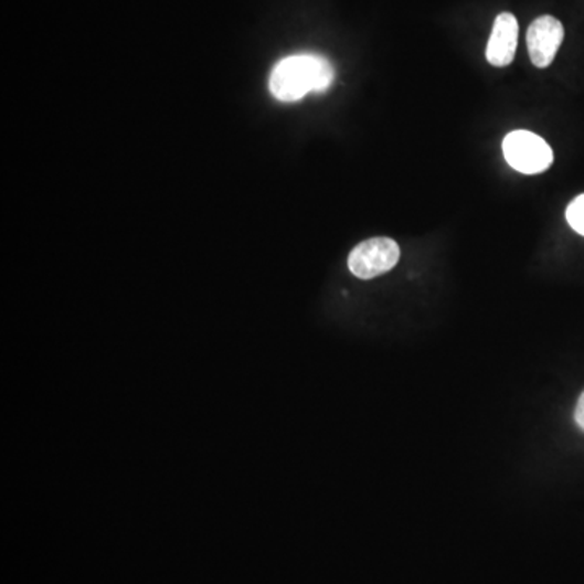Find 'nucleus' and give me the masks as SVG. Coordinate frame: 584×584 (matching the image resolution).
<instances>
[{
	"mask_svg": "<svg viewBox=\"0 0 584 584\" xmlns=\"http://www.w3.org/2000/svg\"><path fill=\"white\" fill-rule=\"evenodd\" d=\"M333 81V65L323 55H289L273 68L269 75V92L279 102L294 103L309 93L327 92Z\"/></svg>",
	"mask_w": 584,
	"mask_h": 584,
	"instance_id": "f257e3e1",
	"label": "nucleus"
},
{
	"mask_svg": "<svg viewBox=\"0 0 584 584\" xmlns=\"http://www.w3.org/2000/svg\"><path fill=\"white\" fill-rule=\"evenodd\" d=\"M502 148L505 160L521 174H541L554 162V151L544 138L528 130L508 134Z\"/></svg>",
	"mask_w": 584,
	"mask_h": 584,
	"instance_id": "f03ea898",
	"label": "nucleus"
},
{
	"mask_svg": "<svg viewBox=\"0 0 584 584\" xmlns=\"http://www.w3.org/2000/svg\"><path fill=\"white\" fill-rule=\"evenodd\" d=\"M400 255V245L395 241L389 237H373L352 248L348 266L358 278L372 279L395 268Z\"/></svg>",
	"mask_w": 584,
	"mask_h": 584,
	"instance_id": "7ed1b4c3",
	"label": "nucleus"
},
{
	"mask_svg": "<svg viewBox=\"0 0 584 584\" xmlns=\"http://www.w3.org/2000/svg\"><path fill=\"white\" fill-rule=\"evenodd\" d=\"M563 38H565V30L558 19L551 15L535 19L527 34L532 64L538 68L549 67L562 46Z\"/></svg>",
	"mask_w": 584,
	"mask_h": 584,
	"instance_id": "20e7f679",
	"label": "nucleus"
},
{
	"mask_svg": "<svg viewBox=\"0 0 584 584\" xmlns=\"http://www.w3.org/2000/svg\"><path fill=\"white\" fill-rule=\"evenodd\" d=\"M518 20L513 13L503 12L493 22L487 43L486 57L493 67H507L513 62L518 47Z\"/></svg>",
	"mask_w": 584,
	"mask_h": 584,
	"instance_id": "39448f33",
	"label": "nucleus"
},
{
	"mask_svg": "<svg viewBox=\"0 0 584 584\" xmlns=\"http://www.w3.org/2000/svg\"><path fill=\"white\" fill-rule=\"evenodd\" d=\"M566 221L573 231H576L580 236H584V193L570 203L569 209H566Z\"/></svg>",
	"mask_w": 584,
	"mask_h": 584,
	"instance_id": "423d86ee",
	"label": "nucleus"
},
{
	"mask_svg": "<svg viewBox=\"0 0 584 584\" xmlns=\"http://www.w3.org/2000/svg\"><path fill=\"white\" fill-rule=\"evenodd\" d=\"M575 421L576 424H578V427L584 432V392L583 395L580 396L578 404H576Z\"/></svg>",
	"mask_w": 584,
	"mask_h": 584,
	"instance_id": "0eeeda50",
	"label": "nucleus"
}]
</instances>
